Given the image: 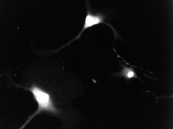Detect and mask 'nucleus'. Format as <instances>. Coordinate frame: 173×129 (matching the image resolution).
I'll list each match as a JSON object with an SVG mask.
<instances>
[{"mask_svg":"<svg viewBox=\"0 0 173 129\" xmlns=\"http://www.w3.org/2000/svg\"><path fill=\"white\" fill-rule=\"evenodd\" d=\"M25 89L32 93L34 100L38 104V107L37 111L29 117L24 124L19 129L24 128L34 117L42 111H47L54 114L59 113V110L54 105L51 96L47 92L34 84L29 88Z\"/></svg>","mask_w":173,"mask_h":129,"instance_id":"nucleus-1","label":"nucleus"},{"mask_svg":"<svg viewBox=\"0 0 173 129\" xmlns=\"http://www.w3.org/2000/svg\"><path fill=\"white\" fill-rule=\"evenodd\" d=\"M113 74L116 77L124 76L128 81L132 78H138L132 67H128L124 65H122V68L119 72Z\"/></svg>","mask_w":173,"mask_h":129,"instance_id":"nucleus-3","label":"nucleus"},{"mask_svg":"<svg viewBox=\"0 0 173 129\" xmlns=\"http://www.w3.org/2000/svg\"><path fill=\"white\" fill-rule=\"evenodd\" d=\"M104 17L101 14L99 13L93 14L89 10V7L87 8V14L85 19V23L83 27L78 35L75 38L78 39L81 35L86 29L92 26L104 22Z\"/></svg>","mask_w":173,"mask_h":129,"instance_id":"nucleus-2","label":"nucleus"}]
</instances>
